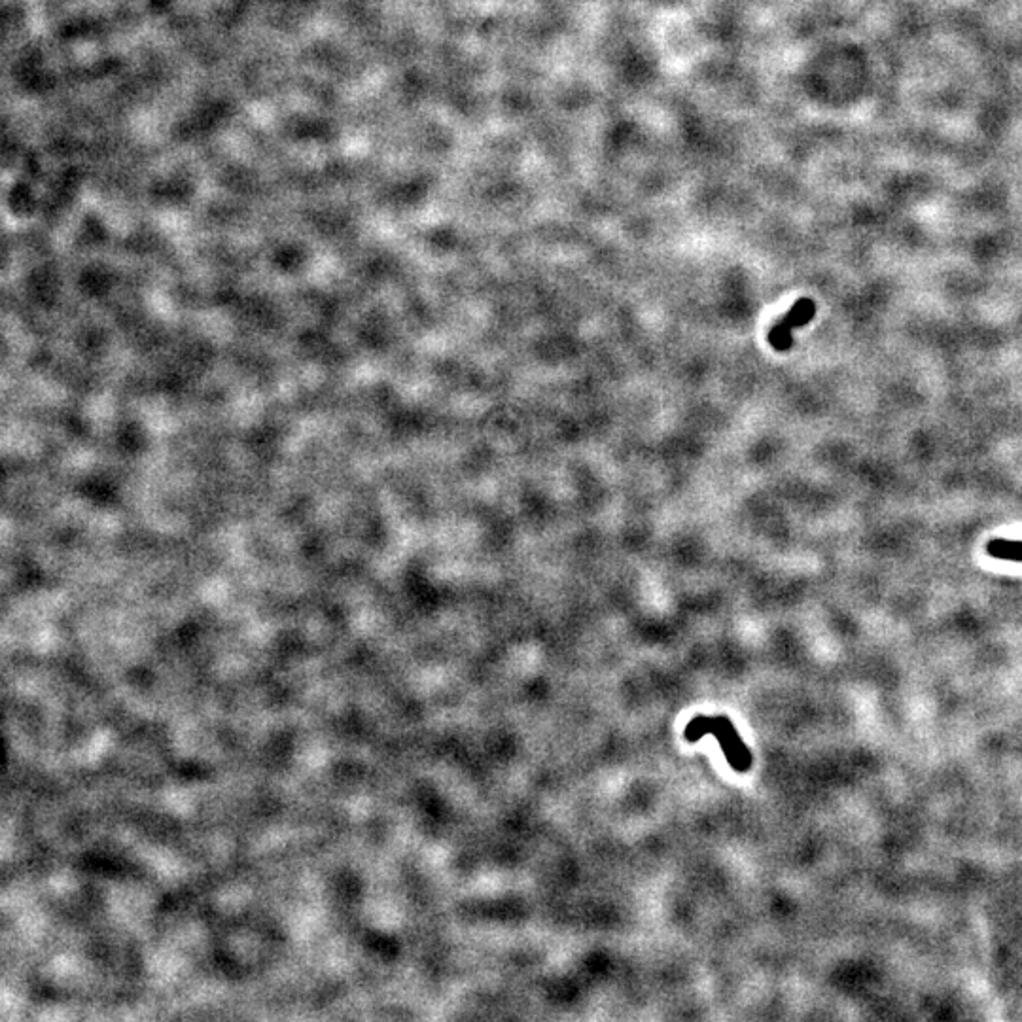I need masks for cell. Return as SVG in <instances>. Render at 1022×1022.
I'll list each match as a JSON object with an SVG mask.
<instances>
[{
	"label": "cell",
	"instance_id": "cell-1",
	"mask_svg": "<svg viewBox=\"0 0 1022 1022\" xmlns=\"http://www.w3.org/2000/svg\"><path fill=\"white\" fill-rule=\"evenodd\" d=\"M814 315H816V305H814V301L807 300V298L797 301V303L793 305L792 309L788 311V315L780 318V320L776 322L775 328L771 330V334H769V343H771V347H773L775 351H778V353H786V351H790L793 345V330H797V328H801V326L809 324L812 318H814Z\"/></svg>",
	"mask_w": 1022,
	"mask_h": 1022
},
{
	"label": "cell",
	"instance_id": "cell-2",
	"mask_svg": "<svg viewBox=\"0 0 1022 1022\" xmlns=\"http://www.w3.org/2000/svg\"><path fill=\"white\" fill-rule=\"evenodd\" d=\"M987 553L990 557L1000 559V561L1022 563V540L994 538L987 544Z\"/></svg>",
	"mask_w": 1022,
	"mask_h": 1022
}]
</instances>
